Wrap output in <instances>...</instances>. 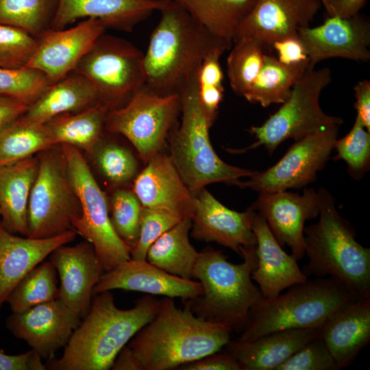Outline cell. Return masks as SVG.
Here are the masks:
<instances>
[{"instance_id":"cell-27","label":"cell","mask_w":370,"mask_h":370,"mask_svg":"<svg viewBox=\"0 0 370 370\" xmlns=\"http://www.w3.org/2000/svg\"><path fill=\"white\" fill-rule=\"evenodd\" d=\"M338 370L348 365L370 340V299H356L319 329Z\"/></svg>"},{"instance_id":"cell-5","label":"cell","mask_w":370,"mask_h":370,"mask_svg":"<svg viewBox=\"0 0 370 370\" xmlns=\"http://www.w3.org/2000/svg\"><path fill=\"white\" fill-rule=\"evenodd\" d=\"M319 190V221L304 229L308 264L302 271L307 277L333 278L356 299H370V248L356 240L329 191Z\"/></svg>"},{"instance_id":"cell-49","label":"cell","mask_w":370,"mask_h":370,"mask_svg":"<svg viewBox=\"0 0 370 370\" xmlns=\"http://www.w3.org/2000/svg\"><path fill=\"white\" fill-rule=\"evenodd\" d=\"M29 106L23 101L0 95V131L22 116Z\"/></svg>"},{"instance_id":"cell-9","label":"cell","mask_w":370,"mask_h":370,"mask_svg":"<svg viewBox=\"0 0 370 370\" xmlns=\"http://www.w3.org/2000/svg\"><path fill=\"white\" fill-rule=\"evenodd\" d=\"M37 158L38 172L28 202L27 236L53 237L73 230V221L81 215V204L60 145L38 153Z\"/></svg>"},{"instance_id":"cell-6","label":"cell","mask_w":370,"mask_h":370,"mask_svg":"<svg viewBox=\"0 0 370 370\" xmlns=\"http://www.w3.org/2000/svg\"><path fill=\"white\" fill-rule=\"evenodd\" d=\"M355 300L333 278L307 279L254 306L238 340L252 341L282 330H319Z\"/></svg>"},{"instance_id":"cell-20","label":"cell","mask_w":370,"mask_h":370,"mask_svg":"<svg viewBox=\"0 0 370 370\" xmlns=\"http://www.w3.org/2000/svg\"><path fill=\"white\" fill-rule=\"evenodd\" d=\"M60 278L57 299L82 319L89 312L92 291L104 273L93 246L87 241L62 245L49 255Z\"/></svg>"},{"instance_id":"cell-17","label":"cell","mask_w":370,"mask_h":370,"mask_svg":"<svg viewBox=\"0 0 370 370\" xmlns=\"http://www.w3.org/2000/svg\"><path fill=\"white\" fill-rule=\"evenodd\" d=\"M106 29L101 21L88 18L67 29H47L38 37V46L24 67L40 71L53 84L74 71Z\"/></svg>"},{"instance_id":"cell-8","label":"cell","mask_w":370,"mask_h":370,"mask_svg":"<svg viewBox=\"0 0 370 370\" xmlns=\"http://www.w3.org/2000/svg\"><path fill=\"white\" fill-rule=\"evenodd\" d=\"M331 81L329 68H308L278 111L262 125L249 129L256 142L247 147L227 150L240 153L263 146L271 154L287 139L297 141L326 126L341 125V118L325 114L319 104L320 95Z\"/></svg>"},{"instance_id":"cell-14","label":"cell","mask_w":370,"mask_h":370,"mask_svg":"<svg viewBox=\"0 0 370 370\" xmlns=\"http://www.w3.org/2000/svg\"><path fill=\"white\" fill-rule=\"evenodd\" d=\"M321 203L320 190L305 188L301 195L287 190L259 193L251 206L280 245L289 247L298 261L305 256L304 223L319 216Z\"/></svg>"},{"instance_id":"cell-32","label":"cell","mask_w":370,"mask_h":370,"mask_svg":"<svg viewBox=\"0 0 370 370\" xmlns=\"http://www.w3.org/2000/svg\"><path fill=\"white\" fill-rule=\"evenodd\" d=\"M308 68H310L309 58L286 64L264 53L260 71L243 97L250 103H259L264 108L273 103H282L288 99L294 84Z\"/></svg>"},{"instance_id":"cell-3","label":"cell","mask_w":370,"mask_h":370,"mask_svg":"<svg viewBox=\"0 0 370 370\" xmlns=\"http://www.w3.org/2000/svg\"><path fill=\"white\" fill-rule=\"evenodd\" d=\"M232 329L197 316L188 304L177 308L165 297L155 318L127 345L144 370H171L219 352L231 340Z\"/></svg>"},{"instance_id":"cell-31","label":"cell","mask_w":370,"mask_h":370,"mask_svg":"<svg viewBox=\"0 0 370 370\" xmlns=\"http://www.w3.org/2000/svg\"><path fill=\"white\" fill-rule=\"evenodd\" d=\"M191 227L192 219L183 218L150 246L146 260L170 274L184 279L193 278V269L199 252L189 241Z\"/></svg>"},{"instance_id":"cell-37","label":"cell","mask_w":370,"mask_h":370,"mask_svg":"<svg viewBox=\"0 0 370 370\" xmlns=\"http://www.w3.org/2000/svg\"><path fill=\"white\" fill-rule=\"evenodd\" d=\"M264 44L256 38H241L233 41L227 59V73L232 90L243 97L260 71Z\"/></svg>"},{"instance_id":"cell-43","label":"cell","mask_w":370,"mask_h":370,"mask_svg":"<svg viewBox=\"0 0 370 370\" xmlns=\"http://www.w3.org/2000/svg\"><path fill=\"white\" fill-rule=\"evenodd\" d=\"M38 44V38L19 28L0 24V67L9 69L24 67Z\"/></svg>"},{"instance_id":"cell-1","label":"cell","mask_w":370,"mask_h":370,"mask_svg":"<svg viewBox=\"0 0 370 370\" xmlns=\"http://www.w3.org/2000/svg\"><path fill=\"white\" fill-rule=\"evenodd\" d=\"M159 12L160 21L144 53V86L159 95H180L204 59L230 49L233 41L209 32L173 0Z\"/></svg>"},{"instance_id":"cell-40","label":"cell","mask_w":370,"mask_h":370,"mask_svg":"<svg viewBox=\"0 0 370 370\" xmlns=\"http://www.w3.org/2000/svg\"><path fill=\"white\" fill-rule=\"evenodd\" d=\"M334 149L337 152L336 159L343 160L347 163L349 173L354 177H360L369 169L370 132L356 116L349 132L336 139Z\"/></svg>"},{"instance_id":"cell-50","label":"cell","mask_w":370,"mask_h":370,"mask_svg":"<svg viewBox=\"0 0 370 370\" xmlns=\"http://www.w3.org/2000/svg\"><path fill=\"white\" fill-rule=\"evenodd\" d=\"M356 117L370 132V81L361 80L354 86Z\"/></svg>"},{"instance_id":"cell-18","label":"cell","mask_w":370,"mask_h":370,"mask_svg":"<svg viewBox=\"0 0 370 370\" xmlns=\"http://www.w3.org/2000/svg\"><path fill=\"white\" fill-rule=\"evenodd\" d=\"M321 8V0H256L238 27L233 41L256 38L264 47L297 37L298 29L308 27Z\"/></svg>"},{"instance_id":"cell-39","label":"cell","mask_w":370,"mask_h":370,"mask_svg":"<svg viewBox=\"0 0 370 370\" xmlns=\"http://www.w3.org/2000/svg\"><path fill=\"white\" fill-rule=\"evenodd\" d=\"M92 155L99 170L111 184H125L136 177L137 161L125 147L101 140Z\"/></svg>"},{"instance_id":"cell-34","label":"cell","mask_w":370,"mask_h":370,"mask_svg":"<svg viewBox=\"0 0 370 370\" xmlns=\"http://www.w3.org/2000/svg\"><path fill=\"white\" fill-rule=\"evenodd\" d=\"M56 146L45 124L28 122L21 116L0 131V166L32 156Z\"/></svg>"},{"instance_id":"cell-45","label":"cell","mask_w":370,"mask_h":370,"mask_svg":"<svg viewBox=\"0 0 370 370\" xmlns=\"http://www.w3.org/2000/svg\"><path fill=\"white\" fill-rule=\"evenodd\" d=\"M215 352L200 359L182 365L180 370H241L236 360L227 352Z\"/></svg>"},{"instance_id":"cell-11","label":"cell","mask_w":370,"mask_h":370,"mask_svg":"<svg viewBox=\"0 0 370 370\" xmlns=\"http://www.w3.org/2000/svg\"><path fill=\"white\" fill-rule=\"evenodd\" d=\"M73 72L90 81L112 110L145 84L144 53L126 40L103 33Z\"/></svg>"},{"instance_id":"cell-33","label":"cell","mask_w":370,"mask_h":370,"mask_svg":"<svg viewBox=\"0 0 370 370\" xmlns=\"http://www.w3.org/2000/svg\"><path fill=\"white\" fill-rule=\"evenodd\" d=\"M213 34L233 41L256 0H173Z\"/></svg>"},{"instance_id":"cell-51","label":"cell","mask_w":370,"mask_h":370,"mask_svg":"<svg viewBox=\"0 0 370 370\" xmlns=\"http://www.w3.org/2000/svg\"><path fill=\"white\" fill-rule=\"evenodd\" d=\"M111 369L113 370H144L138 358L127 345H125L115 357Z\"/></svg>"},{"instance_id":"cell-12","label":"cell","mask_w":370,"mask_h":370,"mask_svg":"<svg viewBox=\"0 0 370 370\" xmlns=\"http://www.w3.org/2000/svg\"><path fill=\"white\" fill-rule=\"evenodd\" d=\"M180 110L179 94L159 95L143 85L124 106L110 110L106 129L124 136L147 163L162 148Z\"/></svg>"},{"instance_id":"cell-15","label":"cell","mask_w":370,"mask_h":370,"mask_svg":"<svg viewBox=\"0 0 370 370\" xmlns=\"http://www.w3.org/2000/svg\"><path fill=\"white\" fill-rule=\"evenodd\" d=\"M82 319L71 308L56 299L19 313L12 312L5 325L15 337L27 342L42 359L48 360L67 345Z\"/></svg>"},{"instance_id":"cell-36","label":"cell","mask_w":370,"mask_h":370,"mask_svg":"<svg viewBox=\"0 0 370 370\" xmlns=\"http://www.w3.org/2000/svg\"><path fill=\"white\" fill-rule=\"evenodd\" d=\"M59 0H0V24L38 38L51 29Z\"/></svg>"},{"instance_id":"cell-22","label":"cell","mask_w":370,"mask_h":370,"mask_svg":"<svg viewBox=\"0 0 370 370\" xmlns=\"http://www.w3.org/2000/svg\"><path fill=\"white\" fill-rule=\"evenodd\" d=\"M132 191L143 207L168 210L192 219L195 196L177 170L171 156L158 152L135 177Z\"/></svg>"},{"instance_id":"cell-42","label":"cell","mask_w":370,"mask_h":370,"mask_svg":"<svg viewBox=\"0 0 370 370\" xmlns=\"http://www.w3.org/2000/svg\"><path fill=\"white\" fill-rule=\"evenodd\" d=\"M183 218L184 217L168 210L143 207L139 235L136 244L131 249V258L146 260L150 246Z\"/></svg>"},{"instance_id":"cell-41","label":"cell","mask_w":370,"mask_h":370,"mask_svg":"<svg viewBox=\"0 0 370 370\" xmlns=\"http://www.w3.org/2000/svg\"><path fill=\"white\" fill-rule=\"evenodd\" d=\"M50 85L40 71L27 67L9 69L0 67V95L32 104Z\"/></svg>"},{"instance_id":"cell-48","label":"cell","mask_w":370,"mask_h":370,"mask_svg":"<svg viewBox=\"0 0 370 370\" xmlns=\"http://www.w3.org/2000/svg\"><path fill=\"white\" fill-rule=\"evenodd\" d=\"M272 46L278 51V60L282 63L291 64L308 59L298 36L276 42Z\"/></svg>"},{"instance_id":"cell-21","label":"cell","mask_w":370,"mask_h":370,"mask_svg":"<svg viewBox=\"0 0 370 370\" xmlns=\"http://www.w3.org/2000/svg\"><path fill=\"white\" fill-rule=\"evenodd\" d=\"M114 289L180 297L184 300L194 299L203 293L197 280L170 274L146 260L132 258L104 272L95 286L92 295Z\"/></svg>"},{"instance_id":"cell-19","label":"cell","mask_w":370,"mask_h":370,"mask_svg":"<svg viewBox=\"0 0 370 370\" xmlns=\"http://www.w3.org/2000/svg\"><path fill=\"white\" fill-rule=\"evenodd\" d=\"M192 217V236L204 242H215L240 254L241 249L255 245L252 225L256 211L252 206L239 212L229 209L205 188L195 196Z\"/></svg>"},{"instance_id":"cell-10","label":"cell","mask_w":370,"mask_h":370,"mask_svg":"<svg viewBox=\"0 0 370 370\" xmlns=\"http://www.w3.org/2000/svg\"><path fill=\"white\" fill-rule=\"evenodd\" d=\"M60 147L81 204V215L73 221V230L93 246L103 271H109L131 258V249L115 232L109 201L80 150L67 144Z\"/></svg>"},{"instance_id":"cell-25","label":"cell","mask_w":370,"mask_h":370,"mask_svg":"<svg viewBox=\"0 0 370 370\" xmlns=\"http://www.w3.org/2000/svg\"><path fill=\"white\" fill-rule=\"evenodd\" d=\"M252 230L256 239L257 264L251 279L258 284L264 299L274 297L290 286L305 282L308 277L278 242L264 219L256 212Z\"/></svg>"},{"instance_id":"cell-28","label":"cell","mask_w":370,"mask_h":370,"mask_svg":"<svg viewBox=\"0 0 370 370\" xmlns=\"http://www.w3.org/2000/svg\"><path fill=\"white\" fill-rule=\"evenodd\" d=\"M38 168L37 156L0 166V217L9 232L27 235V208Z\"/></svg>"},{"instance_id":"cell-16","label":"cell","mask_w":370,"mask_h":370,"mask_svg":"<svg viewBox=\"0 0 370 370\" xmlns=\"http://www.w3.org/2000/svg\"><path fill=\"white\" fill-rule=\"evenodd\" d=\"M298 38L312 69L318 62L330 58L359 62L370 59V23L360 14L347 19L328 17L317 27H301Z\"/></svg>"},{"instance_id":"cell-38","label":"cell","mask_w":370,"mask_h":370,"mask_svg":"<svg viewBox=\"0 0 370 370\" xmlns=\"http://www.w3.org/2000/svg\"><path fill=\"white\" fill-rule=\"evenodd\" d=\"M143 206L132 190L117 189L109 201L110 218L119 236L132 248L140 230Z\"/></svg>"},{"instance_id":"cell-30","label":"cell","mask_w":370,"mask_h":370,"mask_svg":"<svg viewBox=\"0 0 370 370\" xmlns=\"http://www.w3.org/2000/svg\"><path fill=\"white\" fill-rule=\"evenodd\" d=\"M110 108L101 101L74 114L54 117L45 123L55 145L67 144L92 154L102 140Z\"/></svg>"},{"instance_id":"cell-29","label":"cell","mask_w":370,"mask_h":370,"mask_svg":"<svg viewBox=\"0 0 370 370\" xmlns=\"http://www.w3.org/2000/svg\"><path fill=\"white\" fill-rule=\"evenodd\" d=\"M99 101V92L92 82L74 72L49 85L21 118L30 123L45 124L56 116L80 111Z\"/></svg>"},{"instance_id":"cell-52","label":"cell","mask_w":370,"mask_h":370,"mask_svg":"<svg viewBox=\"0 0 370 370\" xmlns=\"http://www.w3.org/2000/svg\"><path fill=\"white\" fill-rule=\"evenodd\" d=\"M0 214H1V213H0Z\"/></svg>"},{"instance_id":"cell-13","label":"cell","mask_w":370,"mask_h":370,"mask_svg":"<svg viewBox=\"0 0 370 370\" xmlns=\"http://www.w3.org/2000/svg\"><path fill=\"white\" fill-rule=\"evenodd\" d=\"M338 127L332 125L297 140L273 166L256 171L247 181L233 185L258 193L300 188L314 182L330 158L338 138Z\"/></svg>"},{"instance_id":"cell-47","label":"cell","mask_w":370,"mask_h":370,"mask_svg":"<svg viewBox=\"0 0 370 370\" xmlns=\"http://www.w3.org/2000/svg\"><path fill=\"white\" fill-rule=\"evenodd\" d=\"M367 0H321L328 17L347 19L358 15Z\"/></svg>"},{"instance_id":"cell-26","label":"cell","mask_w":370,"mask_h":370,"mask_svg":"<svg viewBox=\"0 0 370 370\" xmlns=\"http://www.w3.org/2000/svg\"><path fill=\"white\" fill-rule=\"evenodd\" d=\"M319 330L288 329L269 333L252 341H232L225 352L241 370H276L305 344L317 337Z\"/></svg>"},{"instance_id":"cell-35","label":"cell","mask_w":370,"mask_h":370,"mask_svg":"<svg viewBox=\"0 0 370 370\" xmlns=\"http://www.w3.org/2000/svg\"><path fill=\"white\" fill-rule=\"evenodd\" d=\"M57 271L49 260L33 268L14 287L6 302L14 313L57 299Z\"/></svg>"},{"instance_id":"cell-23","label":"cell","mask_w":370,"mask_h":370,"mask_svg":"<svg viewBox=\"0 0 370 370\" xmlns=\"http://www.w3.org/2000/svg\"><path fill=\"white\" fill-rule=\"evenodd\" d=\"M168 0H59L51 29H62L80 18H95L106 28L131 32Z\"/></svg>"},{"instance_id":"cell-7","label":"cell","mask_w":370,"mask_h":370,"mask_svg":"<svg viewBox=\"0 0 370 370\" xmlns=\"http://www.w3.org/2000/svg\"><path fill=\"white\" fill-rule=\"evenodd\" d=\"M182 119L172 127L171 157L181 177L195 196L206 185L234 184L256 171L227 164L216 153L209 136L212 124L200 104L197 76L180 92Z\"/></svg>"},{"instance_id":"cell-46","label":"cell","mask_w":370,"mask_h":370,"mask_svg":"<svg viewBox=\"0 0 370 370\" xmlns=\"http://www.w3.org/2000/svg\"><path fill=\"white\" fill-rule=\"evenodd\" d=\"M42 358L34 349L18 354H5L0 350V370H45Z\"/></svg>"},{"instance_id":"cell-4","label":"cell","mask_w":370,"mask_h":370,"mask_svg":"<svg viewBox=\"0 0 370 370\" xmlns=\"http://www.w3.org/2000/svg\"><path fill=\"white\" fill-rule=\"evenodd\" d=\"M240 254L243 262L234 264L211 247L199 252L193 277L201 283L203 293L185 300L197 316L237 332L243 330L249 311L263 299L251 279L257 264L256 245L241 248Z\"/></svg>"},{"instance_id":"cell-2","label":"cell","mask_w":370,"mask_h":370,"mask_svg":"<svg viewBox=\"0 0 370 370\" xmlns=\"http://www.w3.org/2000/svg\"><path fill=\"white\" fill-rule=\"evenodd\" d=\"M160 300L144 296L119 309L110 291L95 295L88 314L73 332L59 358L47 360L52 370H108L119 351L158 312Z\"/></svg>"},{"instance_id":"cell-24","label":"cell","mask_w":370,"mask_h":370,"mask_svg":"<svg viewBox=\"0 0 370 370\" xmlns=\"http://www.w3.org/2000/svg\"><path fill=\"white\" fill-rule=\"evenodd\" d=\"M69 230L42 238L21 237L9 232L0 221V308L17 284L58 247L73 241Z\"/></svg>"},{"instance_id":"cell-44","label":"cell","mask_w":370,"mask_h":370,"mask_svg":"<svg viewBox=\"0 0 370 370\" xmlns=\"http://www.w3.org/2000/svg\"><path fill=\"white\" fill-rule=\"evenodd\" d=\"M276 370H338L336 363L318 334L293 354Z\"/></svg>"}]
</instances>
